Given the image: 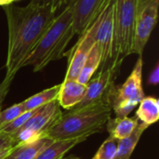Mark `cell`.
<instances>
[{
    "label": "cell",
    "instance_id": "cb8c5ba5",
    "mask_svg": "<svg viewBox=\"0 0 159 159\" xmlns=\"http://www.w3.org/2000/svg\"><path fill=\"white\" fill-rule=\"evenodd\" d=\"M11 83H12V79H8V78H6V77L0 83V110H1L2 104L4 102V100L6 99V97H7V93L9 91Z\"/></svg>",
    "mask_w": 159,
    "mask_h": 159
},
{
    "label": "cell",
    "instance_id": "f1b7e54d",
    "mask_svg": "<svg viewBox=\"0 0 159 159\" xmlns=\"http://www.w3.org/2000/svg\"><path fill=\"white\" fill-rule=\"evenodd\" d=\"M61 159H81L80 157H77L75 156H69V157H63Z\"/></svg>",
    "mask_w": 159,
    "mask_h": 159
},
{
    "label": "cell",
    "instance_id": "4316f807",
    "mask_svg": "<svg viewBox=\"0 0 159 159\" xmlns=\"http://www.w3.org/2000/svg\"><path fill=\"white\" fill-rule=\"evenodd\" d=\"M11 149H7V150H2L0 151V159H5V157L8 155L9 151Z\"/></svg>",
    "mask_w": 159,
    "mask_h": 159
},
{
    "label": "cell",
    "instance_id": "277c9868",
    "mask_svg": "<svg viewBox=\"0 0 159 159\" xmlns=\"http://www.w3.org/2000/svg\"><path fill=\"white\" fill-rule=\"evenodd\" d=\"M137 0H116L113 55L108 66L120 71L124 60L132 54Z\"/></svg>",
    "mask_w": 159,
    "mask_h": 159
},
{
    "label": "cell",
    "instance_id": "ba28073f",
    "mask_svg": "<svg viewBox=\"0 0 159 159\" xmlns=\"http://www.w3.org/2000/svg\"><path fill=\"white\" fill-rule=\"evenodd\" d=\"M143 57L139 59L125 83L120 87H114L111 95L112 108L119 104H131L137 106L144 97L143 89Z\"/></svg>",
    "mask_w": 159,
    "mask_h": 159
},
{
    "label": "cell",
    "instance_id": "603a6c76",
    "mask_svg": "<svg viewBox=\"0 0 159 159\" xmlns=\"http://www.w3.org/2000/svg\"><path fill=\"white\" fill-rule=\"evenodd\" d=\"M70 0H31V3L46 6L50 8V10L56 13L62 6L67 4Z\"/></svg>",
    "mask_w": 159,
    "mask_h": 159
},
{
    "label": "cell",
    "instance_id": "30bf717a",
    "mask_svg": "<svg viewBox=\"0 0 159 159\" xmlns=\"http://www.w3.org/2000/svg\"><path fill=\"white\" fill-rule=\"evenodd\" d=\"M119 72L120 71H117L111 66L101 68L97 75L90 79L87 84L86 94L82 101L75 108L84 107L105 97L115 86V80L116 79Z\"/></svg>",
    "mask_w": 159,
    "mask_h": 159
},
{
    "label": "cell",
    "instance_id": "44dd1931",
    "mask_svg": "<svg viewBox=\"0 0 159 159\" xmlns=\"http://www.w3.org/2000/svg\"><path fill=\"white\" fill-rule=\"evenodd\" d=\"M38 109V108H37ZM37 109H34V110H30V111H25L24 113H22L20 116H19L17 118H15L14 120H12L9 123H7L3 126L0 127V131L11 135L12 133H14L16 130H18L21 126L24 125V123L31 117L34 116V114L36 112Z\"/></svg>",
    "mask_w": 159,
    "mask_h": 159
},
{
    "label": "cell",
    "instance_id": "7402d4cb",
    "mask_svg": "<svg viewBox=\"0 0 159 159\" xmlns=\"http://www.w3.org/2000/svg\"><path fill=\"white\" fill-rule=\"evenodd\" d=\"M24 112L25 108L23 107L22 102L16 103L5 110H0V127L11 122Z\"/></svg>",
    "mask_w": 159,
    "mask_h": 159
},
{
    "label": "cell",
    "instance_id": "52a82bcc",
    "mask_svg": "<svg viewBox=\"0 0 159 159\" xmlns=\"http://www.w3.org/2000/svg\"><path fill=\"white\" fill-rule=\"evenodd\" d=\"M116 0H113L94 21V40L98 47L101 57V68L107 67L112 60L114 35H115Z\"/></svg>",
    "mask_w": 159,
    "mask_h": 159
},
{
    "label": "cell",
    "instance_id": "4fadbf2b",
    "mask_svg": "<svg viewBox=\"0 0 159 159\" xmlns=\"http://www.w3.org/2000/svg\"><path fill=\"white\" fill-rule=\"evenodd\" d=\"M52 142V139L44 136L33 142L18 144L11 148L5 159H34Z\"/></svg>",
    "mask_w": 159,
    "mask_h": 159
},
{
    "label": "cell",
    "instance_id": "7c38bea8",
    "mask_svg": "<svg viewBox=\"0 0 159 159\" xmlns=\"http://www.w3.org/2000/svg\"><path fill=\"white\" fill-rule=\"evenodd\" d=\"M87 91V85L77 80H63L57 97L58 103L66 110L75 108L84 98Z\"/></svg>",
    "mask_w": 159,
    "mask_h": 159
},
{
    "label": "cell",
    "instance_id": "5bb4252c",
    "mask_svg": "<svg viewBox=\"0 0 159 159\" xmlns=\"http://www.w3.org/2000/svg\"><path fill=\"white\" fill-rule=\"evenodd\" d=\"M89 137L90 136L84 135L75 139L53 140V142L45 147L34 159H61L65 156L67 152H69L78 143L87 140Z\"/></svg>",
    "mask_w": 159,
    "mask_h": 159
},
{
    "label": "cell",
    "instance_id": "ac0fdd59",
    "mask_svg": "<svg viewBox=\"0 0 159 159\" xmlns=\"http://www.w3.org/2000/svg\"><path fill=\"white\" fill-rule=\"evenodd\" d=\"M61 89V84L55 85L51 88L46 89L32 97L26 99L25 101L21 102L23 107L25 108V111H30L34 109H37L41 106H44L48 103H49L52 101L57 100L59 91Z\"/></svg>",
    "mask_w": 159,
    "mask_h": 159
},
{
    "label": "cell",
    "instance_id": "9c48e42d",
    "mask_svg": "<svg viewBox=\"0 0 159 159\" xmlns=\"http://www.w3.org/2000/svg\"><path fill=\"white\" fill-rule=\"evenodd\" d=\"M73 24L76 34L87 31L113 0H71Z\"/></svg>",
    "mask_w": 159,
    "mask_h": 159
},
{
    "label": "cell",
    "instance_id": "ffe728a7",
    "mask_svg": "<svg viewBox=\"0 0 159 159\" xmlns=\"http://www.w3.org/2000/svg\"><path fill=\"white\" fill-rule=\"evenodd\" d=\"M118 141L117 139H115L113 137H109L107 140H105L101 147L96 152L95 156L91 159H115L116 153H117V147H118Z\"/></svg>",
    "mask_w": 159,
    "mask_h": 159
},
{
    "label": "cell",
    "instance_id": "d4e9b609",
    "mask_svg": "<svg viewBox=\"0 0 159 159\" xmlns=\"http://www.w3.org/2000/svg\"><path fill=\"white\" fill-rule=\"evenodd\" d=\"M15 146V143L10 135L0 131V151L11 149Z\"/></svg>",
    "mask_w": 159,
    "mask_h": 159
},
{
    "label": "cell",
    "instance_id": "8fae6325",
    "mask_svg": "<svg viewBox=\"0 0 159 159\" xmlns=\"http://www.w3.org/2000/svg\"><path fill=\"white\" fill-rule=\"evenodd\" d=\"M95 26L92 24L87 31L80 34V38L73 49L69 52L70 58L68 61V67L64 80H77L81 69L91 50L95 45L94 40Z\"/></svg>",
    "mask_w": 159,
    "mask_h": 159
},
{
    "label": "cell",
    "instance_id": "7a4b0ae2",
    "mask_svg": "<svg viewBox=\"0 0 159 159\" xmlns=\"http://www.w3.org/2000/svg\"><path fill=\"white\" fill-rule=\"evenodd\" d=\"M113 88L100 101L84 107L71 109L68 113L62 114L47 130L45 136L52 140H64L84 135L91 136L102 131L109 118H111Z\"/></svg>",
    "mask_w": 159,
    "mask_h": 159
},
{
    "label": "cell",
    "instance_id": "9a60e30c",
    "mask_svg": "<svg viewBox=\"0 0 159 159\" xmlns=\"http://www.w3.org/2000/svg\"><path fill=\"white\" fill-rule=\"evenodd\" d=\"M138 124L139 120L136 116H126L123 118H109L105 126L107 127L110 137L117 140H123L132 134Z\"/></svg>",
    "mask_w": 159,
    "mask_h": 159
},
{
    "label": "cell",
    "instance_id": "6da1fadb",
    "mask_svg": "<svg viewBox=\"0 0 159 159\" xmlns=\"http://www.w3.org/2000/svg\"><path fill=\"white\" fill-rule=\"evenodd\" d=\"M3 9L8 30L6 78L13 80L53 21L56 13L48 7L31 2L26 7L6 5Z\"/></svg>",
    "mask_w": 159,
    "mask_h": 159
},
{
    "label": "cell",
    "instance_id": "3957f363",
    "mask_svg": "<svg viewBox=\"0 0 159 159\" xmlns=\"http://www.w3.org/2000/svg\"><path fill=\"white\" fill-rule=\"evenodd\" d=\"M68 3L69 5L55 16L38 44L24 61L22 67L31 65L34 72H39L50 62L66 55V48L76 34L73 24V4L71 0Z\"/></svg>",
    "mask_w": 159,
    "mask_h": 159
},
{
    "label": "cell",
    "instance_id": "e0dca14e",
    "mask_svg": "<svg viewBox=\"0 0 159 159\" xmlns=\"http://www.w3.org/2000/svg\"><path fill=\"white\" fill-rule=\"evenodd\" d=\"M148 128H149L148 126L139 122L138 126L135 128L131 135H129V137L123 140H119L117 153L115 159H130L131 155L136 145L138 144L142 135Z\"/></svg>",
    "mask_w": 159,
    "mask_h": 159
},
{
    "label": "cell",
    "instance_id": "83f0119b",
    "mask_svg": "<svg viewBox=\"0 0 159 159\" xmlns=\"http://www.w3.org/2000/svg\"><path fill=\"white\" fill-rule=\"evenodd\" d=\"M15 0H0V6H6V5H9L11 2H13Z\"/></svg>",
    "mask_w": 159,
    "mask_h": 159
},
{
    "label": "cell",
    "instance_id": "d6986e66",
    "mask_svg": "<svg viewBox=\"0 0 159 159\" xmlns=\"http://www.w3.org/2000/svg\"><path fill=\"white\" fill-rule=\"evenodd\" d=\"M101 62H102V57H101L100 50H99L98 47L96 45H94V47L91 48V50H90V52L81 69V72L79 74L77 81L81 84L87 85L89 83V81L91 79V77L93 76V75L95 74V72L101 66Z\"/></svg>",
    "mask_w": 159,
    "mask_h": 159
},
{
    "label": "cell",
    "instance_id": "5b68a950",
    "mask_svg": "<svg viewBox=\"0 0 159 159\" xmlns=\"http://www.w3.org/2000/svg\"><path fill=\"white\" fill-rule=\"evenodd\" d=\"M61 115L62 112L57 100L39 107L23 126L10 135L15 146L44 137L47 130L61 117Z\"/></svg>",
    "mask_w": 159,
    "mask_h": 159
},
{
    "label": "cell",
    "instance_id": "8992f818",
    "mask_svg": "<svg viewBox=\"0 0 159 159\" xmlns=\"http://www.w3.org/2000/svg\"><path fill=\"white\" fill-rule=\"evenodd\" d=\"M159 0H137L132 54L143 56L144 48L157 22Z\"/></svg>",
    "mask_w": 159,
    "mask_h": 159
},
{
    "label": "cell",
    "instance_id": "2e32d148",
    "mask_svg": "<svg viewBox=\"0 0 159 159\" xmlns=\"http://www.w3.org/2000/svg\"><path fill=\"white\" fill-rule=\"evenodd\" d=\"M141 123L150 127L159 119V102L155 97H143L135 116Z\"/></svg>",
    "mask_w": 159,
    "mask_h": 159
},
{
    "label": "cell",
    "instance_id": "484cf974",
    "mask_svg": "<svg viewBox=\"0 0 159 159\" xmlns=\"http://www.w3.org/2000/svg\"><path fill=\"white\" fill-rule=\"evenodd\" d=\"M159 82V64L157 63L155 67V69L151 72L148 77V84L157 86Z\"/></svg>",
    "mask_w": 159,
    "mask_h": 159
}]
</instances>
